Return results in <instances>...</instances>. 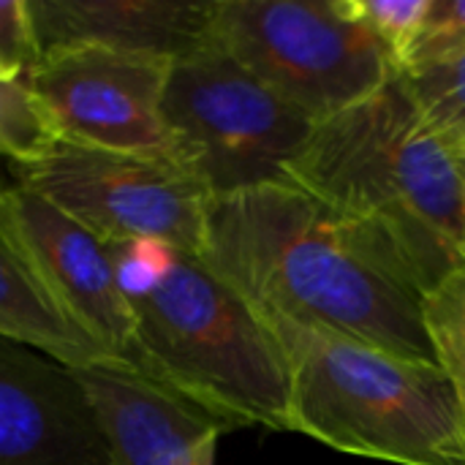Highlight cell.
Returning a JSON list of instances; mask_svg holds the SVG:
<instances>
[{
	"mask_svg": "<svg viewBox=\"0 0 465 465\" xmlns=\"http://www.w3.org/2000/svg\"><path fill=\"white\" fill-rule=\"evenodd\" d=\"M199 259L253 311L322 324L403 360L439 365L422 294L292 183L213 199Z\"/></svg>",
	"mask_w": 465,
	"mask_h": 465,
	"instance_id": "cell-1",
	"label": "cell"
},
{
	"mask_svg": "<svg viewBox=\"0 0 465 465\" xmlns=\"http://www.w3.org/2000/svg\"><path fill=\"white\" fill-rule=\"evenodd\" d=\"M286 180L422 297L465 270V161L420 117L398 74L316 123Z\"/></svg>",
	"mask_w": 465,
	"mask_h": 465,
	"instance_id": "cell-2",
	"label": "cell"
},
{
	"mask_svg": "<svg viewBox=\"0 0 465 465\" xmlns=\"http://www.w3.org/2000/svg\"><path fill=\"white\" fill-rule=\"evenodd\" d=\"M286 376L289 430L398 465H465L455 390L441 365L403 360L322 324L256 311Z\"/></svg>",
	"mask_w": 465,
	"mask_h": 465,
	"instance_id": "cell-3",
	"label": "cell"
},
{
	"mask_svg": "<svg viewBox=\"0 0 465 465\" xmlns=\"http://www.w3.org/2000/svg\"><path fill=\"white\" fill-rule=\"evenodd\" d=\"M131 371L229 430H289L281 351L259 313L199 256L174 251L158 283L131 300Z\"/></svg>",
	"mask_w": 465,
	"mask_h": 465,
	"instance_id": "cell-4",
	"label": "cell"
},
{
	"mask_svg": "<svg viewBox=\"0 0 465 465\" xmlns=\"http://www.w3.org/2000/svg\"><path fill=\"white\" fill-rule=\"evenodd\" d=\"M172 155L213 199L286 180L316 128L213 41L172 63L163 93Z\"/></svg>",
	"mask_w": 465,
	"mask_h": 465,
	"instance_id": "cell-5",
	"label": "cell"
},
{
	"mask_svg": "<svg viewBox=\"0 0 465 465\" xmlns=\"http://www.w3.org/2000/svg\"><path fill=\"white\" fill-rule=\"evenodd\" d=\"M210 41L316 123L398 74L392 54L338 0H213Z\"/></svg>",
	"mask_w": 465,
	"mask_h": 465,
	"instance_id": "cell-6",
	"label": "cell"
},
{
	"mask_svg": "<svg viewBox=\"0 0 465 465\" xmlns=\"http://www.w3.org/2000/svg\"><path fill=\"white\" fill-rule=\"evenodd\" d=\"M11 180L44 196L104 245L158 240L199 256L210 191L174 158L52 139L35 158L8 163Z\"/></svg>",
	"mask_w": 465,
	"mask_h": 465,
	"instance_id": "cell-7",
	"label": "cell"
},
{
	"mask_svg": "<svg viewBox=\"0 0 465 465\" xmlns=\"http://www.w3.org/2000/svg\"><path fill=\"white\" fill-rule=\"evenodd\" d=\"M174 60L98 44H68L41 52L27 74L57 139L172 155L163 123V93Z\"/></svg>",
	"mask_w": 465,
	"mask_h": 465,
	"instance_id": "cell-8",
	"label": "cell"
},
{
	"mask_svg": "<svg viewBox=\"0 0 465 465\" xmlns=\"http://www.w3.org/2000/svg\"><path fill=\"white\" fill-rule=\"evenodd\" d=\"M0 465H114L74 371L0 338Z\"/></svg>",
	"mask_w": 465,
	"mask_h": 465,
	"instance_id": "cell-9",
	"label": "cell"
},
{
	"mask_svg": "<svg viewBox=\"0 0 465 465\" xmlns=\"http://www.w3.org/2000/svg\"><path fill=\"white\" fill-rule=\"evenodd\" d=\"M8 202L41 275L65 316L109 362L131 371L136 313L120 289L106 245L52 202L14 180Z\"/></svg>",
	"mask_w": 465,
	"mask_h": 465,
	"instance_id": "cell-10",
	"label": "cell"
},
{
	"mask_svg": "<svg viewBox=\"0 0 465 465\" xmlns=\"http://www.w3.org/2000/svg\"><path fill=\"white\" fill-rule=\"evenodd\" d=\"M87 392L114 465H215L229 428L134 371L98 362L71 368Z\"/></svg>",
	"mask_w": 465,
	"mask_h": 465,
	"instance_id": "cell-11",
	"label": "cell"
},
{
	"mask_svg": "<svg viewBox=\"0 0 465 465\" xmlns=\"http://www.w3.org/2000/svg\"><path fill=\"white\" fill-rule=\"evenodd\" d=\"M213 0H30L41 52L98 44L180 60L210 44Z\"/></svg>",
	"mask_w": 465,
	"mask_h": 465,
	"instance_id": "cell-12",
	"label": "cell"
},
{
	"mask_svg": "<svg viewBox=\"0 0 465 465\" xmlns=\"http://www.w3.org/2000/svg\"><path fill=\"white\" fill-rule=\"evenodd\" d=\"M8 188L11 180L0 172V338L33 346L68 368L109 362L49 292L14 218Z\"/></svg>",
	"mask_w": 465,
	"mask_h": 465,
	"instance_id": "cell-13",
	"label": "cell"
},
{
	"mask_svg": "<svg viewBox=\"0 0 465 465\" xmlns=\"http://www.w3.org/2000/svg\"><path fill=\"white\" fill-rule=\"evenodd\" d=\"M422 123L452 150L465 153V52L398 71Z\"/></svg>",
	"mask_w": 465,
	"mask_h": 465,
	"instance_id": "cell-14",
	"label": "cell"
},
{
	"mask_svg": "<svg viewBox=\"0 0 465 465\" xmlns=\"http://www.w3.org/2000/svg\"><path fill=\"white\" fill-rule=\"evenodd\" d=\"M422 316L439 365L455 390L465 436V270L444 278L422 297Z\"/></svg>",
	"mask_w": 465,
	"mask_h": 465,
	"instance_id": "cell-15",
	"label": "cell"
},
{
	"mask_svg": "<svg viewBox=\"0 0 465 465\" xmlns=\"http://www.w3.org/2000/svg\"><path fill=\"white\" fill-rule=\"evenodd\" d=\"M343 14L368 27L401 68L411 54L433 0H338Z\"/></svg>",
	"mask_w": 465,
	"mask_h": 465,
	"instance_id": "cell-16",
	"label": "cell"
},
{
	"mask_svg": "<svg viewBox=\"0 0 465 465\" xmlns=\"http://www.w3.org/2000/svg\"><path fill=\"white\" fill-rule=\"evenodd\" d=\"M52 139L54 131L30 93L27 76L16 82H0V158L8 163H25L35 158Z\"/></svg>",
	"mask_w": 465,
	"mask_h": 465,
	"instance_id": "cell-17",
	"label": "cell"
},
{
	"mask_svg": "<svg viewBox=\"0 0 465 465\" xmlns=\"http://www.w3.org/2000/svg\"><path fill=\"white\" fill-rule=\"evenodd\" d=\"M41 60L30 0H0V82L25 79Z\"/></svg>",
	"mask_w": 465,
	"mask_h": 465,
	"instance_id": "cell-18",
	"label": "cell"
},
{
	"mask_svg": "<svg viewBox=\"0 0 465 465\" xmlns=\"http://www.w3.org/2000/svg\"><path fill=\"white\" fill-rule=\"evenodd\" d=\"M465 52V0H433L430 14L425 19V27L406 57V63L398 68H414L436 60H447Z\"/></svg>",
	"mask_w": 465,
	"mask_h": 465,
	"instance_id": "cell-19",
	"label": "cell"
},
{
	"mask_svg": "<svg viewBox=\"0 0 465 465\" xmlns=\"http://www.w3.org/2000/svg\"><path fill=\"white\" fill-rule=\"evenodd\" d=\"M106 251L114 264L120 289L125 292L128 300H134L158 283L177 248L158 240H131V242L106 245Z\"/></svg>",
	"mask_w": 465,
	"mask_h": 465,
	"instance_id": "cell-20",
	"label": "cell"
},
{
	"mask_svg": "<svg viewBox=\"0 0 465 465\" xmlns=\"http://www.w3.org/2000/svg\"><path fill=\"white\" fill-rule=\"evenodd\" d=\"M463 256H465V229H463Z\"/></svg>",
	"mask_w": 465,
	"mask_h": 465,
	"instance_id": "cell-21",
	"label": "cell"
},
{
	"mask_svg": "<svg viewBox=\"0 0 465 465\" xmlns=\"http://www.w3.org/2000/svg\"><path fill=\"white\" fill-rule=\"evenodd\" d=\"M463 161H465V153H463Z\"/></svg>",
	"mask_w": 465,
	"mask_h": 465,
	"instance_id": "cell-22",
	"label": "cell"
}]
</instances>
